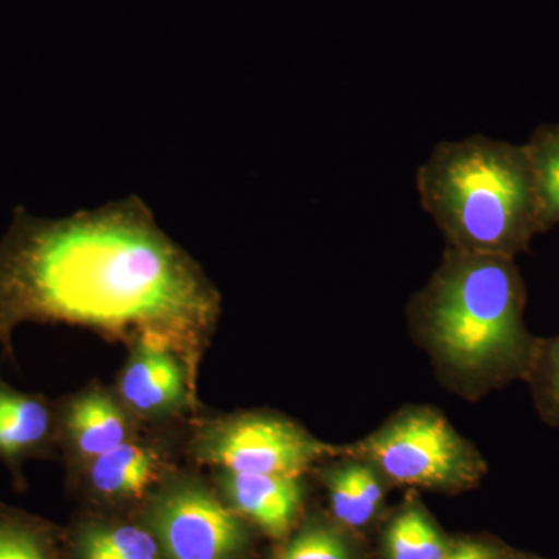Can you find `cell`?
Masks as SVG:
<instances>
[{
    "label": "cell",
    "instance_id": "3",
    "mask_svg": "<svg viewBox=\"0 0 559 559\" xmlns=\"http://www.w3.org/2000/svg\"><path fill=\"white\" fill-rule=\"evenodd\" d=\"M417 190L448 248L514 260L544 234L524 145L480 134L441 142L418 168Z\"/></svg>",
    "mask_w": 559,
    "mask_h": 559
},
{
    "label": "cell",
    "instance_id": "17",
    "mask_svg": "<svg viewBox=\"0 0 559 559\" xmlns=\"http://www.w3.org/2000/svg\"><path fill=\"white\" fill-rule=\"evenodd\" d=\"M539 417L559 428V334L539 337L538 349L527 380Z\"/></svg>",
    "mask_w": 559,
    "mask_h": 559
},
{
    "label": "cell",
    "instance_id": "1",
    "mask_svg": "<svg viewBox=\"0 0 559 559\" xmlns=\"http://www.w3.org/2000/svg\"><path fill=\"white\" fill-rule=\"evenodd\" d=\"M219 316L218 289L138 197L61 219L17 207L0 240L7 358L17 326L64 323L127 347L145 341L171 348L198 381Z\"/></svg>",
    "mask_w": 559,
    "mask_h": 559
},
{
    "label": "cell",
    "instance_id": "12",
    "mask_svg": "<svg viewBox=\"0 0 559 559\" xmlns=\"http://www.w3.org/2000/svg\"><path fill=\"white\" fill-rule=\"evenodd\" d=\"M341 459L342 462L320 471L329 491L331 511L345 527H366L380 511L384 499V479L362 460Z\"/></svg>",
    "mask_w": 559,
    "mask_h": 559
},
{
    "label": "cell",
    "instance_id": "11",
    "mask_svg": "<svg viewBox=\"0 0 559 559\" xmlns=\"http://www.w3.org/2000/svg\"><path fill=\"white\" fill-rule=\"evenodd\" d=\"M165 477L157 451L135 439L84 465V479L92 495L109 502L148 498Z\"/></svg>",
    "mask_w": 559,
    "mask_h": 559
},
{
    "label": "cell",
    "instance_id": "18",
    "mask_svg": "<svg viewBox=\"0 0 559 559\" xmlns=\"http://www.w3.org/2000/svg\"><path fill=\"white\" fill-rule=\"evenodd\" d=\"M274 559H355V551L342 530L311 521L286 540Z\"/></svg>",
    "mask_w": 559,
    "mask_h": 559
},
{
    "label": "cell",
    "instance_id": "19",
    "mask_svg": "<svg viewBox=\"0 0 559 559\" xmlns=\"http://www.w3.org/2000/svg\"><path fill=\"white\" fill-rule=\"evenodd\" d=\"M443 559H522L514 551L485 540L462 539L451 543Z\"/></svg>",
    "mask_w": 559,
    "mask_h": 559
},
{
    "label": "cell",
    "instance_id": "10",
    "mask_svg": "<svg viewBox=\"0 0 559 559\" xmlns=\"http://www.w3.org/2000/svg\"><path fill=\"white\" fill-rule=\"evenodd\" d=\"M58 441V412L49 400L11 388L0 378V459L21 476L25 460L49 454Z\"/></svg>",
    "mask_w": 559,
    "mask_h": 559
},
{
    "label": "cell",
    "instance_id": "6",
    "mask_svg": "<svg viewBox=\"0 0 559 559\" xmlns=\"http://www.w3.org/2000/svg\"><path fill=\"white\" fill-rule=\"evenodd\" d=\"M146 527L165 559H240L248 547L242 518L194 477L173 474L151 492Z\"/></svg>",
    "mask_w": 559,
    "mask_h": 559
},
{
    "label": "cell",
    "instance_id": "14",
    "mask_svg": "<svg viewBox=\"0 0 559 559\" xmlns=\"http://www.w3.org/2000/svg\"><path fill=\"white\" fill-rule=\"evenodd\" d=\"M451 543L419 506H407L384 533L388 559H443Z\"/></svg>",
    "mask_w": 559,
    "mask_h": 559
},
{
    "label": "cell",
    "instance_id": "4",
    "mask_svg": "<svg viewBox=\"0 0 559 559\" xmlns=\"http://www.w3.org/2000/svg\"><path fill=\"white\" fill-rule=\"evenodd\" d=\"M341 457L369 463L392 484L437 491L473 488L487 474L480 452L428 406L396 412L366 439L342 447Z\"/></svg>",
    "mask_w": 559,
    "mask_h": 559
},
{
    "label": "cell",
    "instance_id": "15",
    "mask_svg": "<svg viewBox=\"0 0 559 559\" xmlns=\"http://www.w3.org/2000/svg\"><path fill=\"white\" fill-rule=\"evenodd\" d=\"M538 193L544 234L559 224V123L540 124L524 145Z\"/></svg>",
    "mask_w": 559,
    "mask_h": 559
},
{
    "label": "cell",
    "instance_id": "13",
    "mask_svg": "<svg viewBox=\"0 0 559 559\" xmlns=\"http://www.w3.org/2000/svg\"><path fill=\"white\" fill-rule=\"evenodd\" d=\"M75 559H165L148 527L124 522H92L73 538Z\"/></svg>",
    "mask_w": 559,
    "mask_h": 559
},
{
    "label": "cell",
    "instance_id": "9",
    "mask_svg": "<svg viewBox=\"0 0 559 559\" xmlns=\"http://www.w3.org/2000/svg\"><path fill=\"white\" fill-rule=\"evenodd\" d=\"M227 506L274 539L289 535L304 502L301 477L219 471Z\"/></svg>",
    "mask_w": 559,
    "mask_h": 559
},
{
    "label": "cell",
    "instance_id": "8",
    "mask_svg": "<svg viewBox=\"0 0 559 559\" xmlns=\"http://www.w3.org/2000/svg\"><path fill=\"white\" fill-rule=\"evenodd\" d=\"M58 441L83 468L92 460L134 440L135 418L117 395L102 388L76 393L57 409Z\"/></svg>",
    "mask_w": 559,
    "mask_h": 559
},
{
    "label": "cell",
    "instance_id": "7",
    "mask_svg": "<svg viewBox=\"0 0 559 559\" xmlns=\"http://www.w3.org/2000/svg\"><path fill=\"white\" fill-rule=\"evenodd\" d=\"M117 381V399L140 419H165L198 409V381L178 353L154 342L131 345Z\"/></svg>",
    "mask_w": 559,
    "mask_h": 559
},
{
    "label": "cell",
    "instance_id": "2",
    "mask_svg": "<svg viewBox=\"0 0 559 559\" xmlns=\"http://www.w3.org/2000/svg\"><path fill=\"white\" fill-rule=\"evenodd\" d=\"M527 289L513 259L447 248L409 305L415 340L448 388L477 400L527 380L539 337L525 323Z\"/></svg>",
    "mask_w": 559,
    "mask_h": 559
},
{
    "label": "cell",
    "instance_id": "16",
    "mask_svg": "<svg viewBox=\"0 0 559 559\" xmlns=\"http://www.w3.org/2000/svg\"><path fill=\"white\" fill-rule=\"evenodd\" d=\"M0 559L64 558L49 524L0 506Z\"/></svg>",
    "mask_w": 559,
    "mask_h": 559
},
{
    "label": "cell",
    "instance_id": "5",
    "mask_svg": "<svg viewBox=\"0 0 559 559\" xmlns=\"http://www.w3.org/2000/svg\"><path fill=\"white\" fill-rule=\"evenodd\" d=\"M191 457L219 471L301 477L342 447L325 443L278 415L245 412L205 423L190 441Z\"/></svg>",
    "mask_w": 559,
    "mask_h": 559
}]
</instances>
